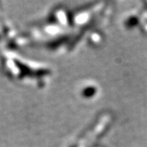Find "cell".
I'll return each mask as SVG.
<instances>
[{"label":"cell","mask_w":147,"mask_h":147,"mask_svg":"<svg viewBox=\"0 0 147 147\" xmlns=\"http://www.w3.org/2000/svg\"><path fill=\"white\" fill-rule=\"evenodd\" d=\"M0 63L7 78L38 88L45 87L53 76V69L47 65L24 57L8 47L0 48Z\"/></svg>","instance_id":"obj_1"}]
</instances>
